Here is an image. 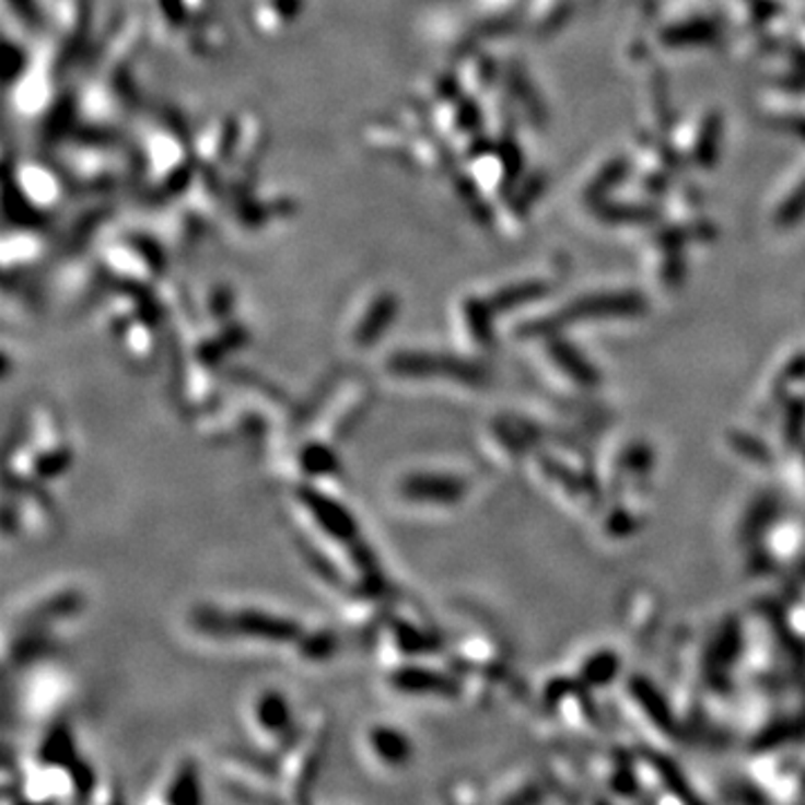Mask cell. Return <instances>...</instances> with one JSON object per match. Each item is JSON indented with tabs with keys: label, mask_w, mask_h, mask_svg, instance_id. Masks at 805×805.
<instances>
[{
	"label": "cell",
	"mask_w": 805,
	"mask_h": 805,
	"mask_svg": "<svg viewBox=\"0 0 805 805\" xmlns=\"http://www.w3.org/2000/svg\"><path fill=\"white\" fill-rule=\"evenodd\" d=\"M179 130H171L168 124H155L153 132L145 139V164L148 173L158 186L175 182L186 164V148Z\"/></svg>",
	"instance_id": "cell-1"
},
{
	"label": "cell",
	"mask_w": 805,
	"mask_h": 805,
	"mask_svg": "<svg viewBox=\"0 0 805 805\" xmlns=\"http://www.w3.org/2000/svg\"><path fill=\"white\" fill-rule=\"evenodd\" d=\"M240 135V121L235 119H213L201 128L199 137L195 139V153L199 162L211 166H229L233 150Z\"/></svg>",
	"instance_id": "cell-2"
},
{
	"label": "cell",
	"mask_w": 805,
	"mask_h": 805,
	"mask_svg": "<svg viewBox=\"0 0 805 805\" xmlns=\"http://www.w3.org/2000/svg\"><path fill=\"white\" fill-rule=\"evenodd\" d=\"M21 192L38 209L59 207L63 199V182L43 164H23L19 171Z\"/></svg>",
	"instance_id": "cell-3"
},
{
	"label": "cell",
	"mask_w": 805,
	"mask_h": 805,
	"mask_svg": "<svg viewBox=\"0 0 805 805\" xmlns=\"http://www.w3.org/2000/svg\"><path fill=\"white\" fill-rule=\"evenodd\" d=\"M108 262L117 267L124 276L130 278H145L148 273H155L160 269V256L148 248L143 240H119L108 248Z\"/></svg>",
	"instance_id": "cell-4"
},
{
	"label": "cell",
	"mask_w": 805,
	"mask_h": 805,
	"mask_svg": "<svg viewBox=\"0 0 805 805\" xmlns=\"http://www.w3.org/2000/svg\"><path fill=\"white\" fill-rule=\"evenodd\" d=\"M305 0H258L254 8V21L260 32H282L298 19Z\"/></svg>",
	"instance_id": "cell-5"
},
{
	"label": "cell",
	"mask_w": 805,
	"mask_h": 805,
	"mask_svg": "<svg viewBox=\"0 0 805 805\" xmlns=\"http://www.w3.org/2000/svg\"><path fill=\"white\" fill-rule=\"evenodd\" d=\"M396 312V298H392L389 293H378L372 302L370 310L361 323V327L357 329V342H372V338H376L392 320Z\"/></svg>",
	"instance_id": "cell-6"
},
{
	"label": "cell",
	"mask_w": 805,
	"mask_h": 805,
	"mask_svg": "<svg viewBox=\"0 0 805 805\" xmlns=\"http://www.w3.org/2000/svg\"><path fill=\"white\" fill-rule=\"evenodd\" d=\"M374 747H378L383 757L387 761H394V763L408 757V745H406V740H402L396 732H389V730L374 732Z\"/></svg>",
	"instance_id": "cell-7"
},
{
	"label": "cell",
	"mask_w": 805,
	"mask_h": 805,
	"mask_svg": "<svg viewBox=\"0 0 805 805\" xmlns=\"http://www.w3.org/2000/svg\"><path fill=\"white\" fill-rule=\"evenodd\" d=\"M284 716H287V708L284 702L278 698V696H267V700L262 702L260 708V721L265 727H280L284 723Z\"/></svg>",
	"instance_id": "cell-8"
}]
</instances>
